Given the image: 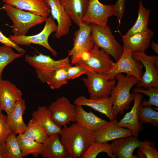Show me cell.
Masks as SVG:
<instances>
[{
	"mask_svg": "<svg viewBox=\"0 0 158 158\" xmlns=\"http://www.w3.org/2000/svg\"><path fill=\"white\" fill-rule=\"evenodd\" d=\"M59 135L62 142L67 150L69 158H82L94 142V133L76 122L62 128Z\"/></svg>",
	"mask_w": 158,
	"mask_h": 158,
	"instance_id": "1",
	"label": "cell"
},
{
	"mask_svg": "<svg viewBox=\"0 0 158 158\" xmlns=\"http://www.w3.org/2000/svg\"><path fill=\"white\" fill-rule=\"evenodd\" d=\"M115 78L117 83L111 90L110 96L113 102L112 115L116 119L118 114H122L129 109L131 102L134 101L135 93L131 94L130 90L140 81L134 76L122 73L117 74Z\"/></svg>",
	"mask_w": 158,
	"mask_h": 158,
	"instance_id": "2",
	"label": "cell"
},
{
	"mask_svg": "<svg viewBox=\"0 0 158 158\" xmlns=\"http://www.w3.org/2000/svg\"><path fill=\"white\" fill-rule=\"evenodd\" d=\"M2 8L13 22L10 27L15 36L26 35L30 29L45 22L48 18L38 16L6 4H3Z\"/></svg>",
	"mask_w": 158,
	"mask_h": 158,
	"instance_id": "3",
	"label": "cell"
},
{
	"mask_svg": "<svg viewBox=\"0 0 158 158\" xmlns=\"http://www.w3.org/2000/svg\"><path fill=\"white\" fill-rule=\"evenodd\" d=\"M25 60L35 69L37 78L43 83H46L55 70L63 66H72L69 56L59 60L52 59L49 56L39 53L32 56L26 55Z\"/></svg>",
	"mask_w": 158,
	"mask_h": 158,
	"instance_id": "4",
	"label": "cell"
},
{
	"mask_svg": "<svg viewBox=\"0 0 158 158\" xmlns=\"http://www.w3.org/2000/svg\"><path fill=\"white\" fill-rule=\"evenodd\" d=\"M90 24L94 44L104 50L117 62L123 53V48L116 39L110 28L108 26L103 27Z\"/></svg>",
	"mask_w": 158,
	"mask_h": 158,
	"instance_id": "5",
	"label": "cell"
},
{
	"mask_svg": "<svg viewBox=\"0 0 158 158\" xmlns=\"http://www.w3.org/2000/svg\"><path fill=\"white\" fill-rule=\"evenodd\" d=\"M87 77L82 78L90 95V99L106 98L110 96L111 92L116 84V80L111 79L108 74H100L88 71Z\"/></svg>",
	"mask_w": 158,
	"mask_h": 158,
	"instance_id": "6",
	"label": "cell"
},
{
	"mask_svg": "<svg viewBox=\"0 0 158 158\" xmlns=\"http://www.w3.org/2000/svg\"><path fill=\"white\" fill-rule=\"evenodd\" d=\"M54 19L49 15L45 21L44 27L39 33L31 36L10 35L8 38L18 45L30 46L31 44L39 45L49 50L54 56L58 54L56 51L49 45L48 40L50 35L53 32H56L58 26Z\"/></svg>",
	"mask_w": 158,
	"mask_h": 158,
	"instance_id": "7",
	"label": "cell"
},
{
	"mask_svg": "<svg viewBox=\"0 0 158 158\" xmlns=\"http://www.w3.org/2000/svg\"><path fill=\"white\" fill-rule=\"evenodd\" d=\"M89 57L85 61H80V64L88 71L104 75L108 74L114 67L115 62L104 50L94 44L89 51Z\"/></svg>",
	"mask_w": 158,
	"mask_h": 158,
	"instance_id": "8",
	"label": "cell"
},
{
	"mask_svg": "<svg viewBox=\"0 0 158 158\" xmlns=\"http://www.w3.org/2000/svg\"><path fill=\"white\" fill-rule=\"evenodd\" d=\"M76 106L67 97L62 96L51 103L48 108L53 121L62 128L66 126L71 122H75Z\"/></svg>",
	"mask_w": 158,
	"mask_h": 158,
	"instance_id": "9",
	"label": "cell"
},
{
	"mask_svg": "<svg viewBox=\"0 0 158 158\" xmlns=\"http://www.w3.org/2000/svg\"><path fill=\"white\" fill-rule=\"evenodd\" d=\"M78 26L79 29L74 33L73 47L68 53V56L71 59V63L73 64L82 54L89 51L94 45L90 23L83 21Z\"/></svg>",
	"mask_w": 158,
	"mask_h": 158,
	"instance_id": "10",
	"label": "cell"
},
{
	"mask_svg": "<svg viewBox=\"0 0 158 158\" xmlns=\"http://www.w3.org/2000/svg\"><path fill=\"white\" fill-rule=\"evenodd\" d=\"M133 57L140 61L145 68L141 77V81L136 84L137 87L147 89L150 87H158V69L155 62L158 60L155 55L148 56L145 51L132 52Z\"/></svg>",
	"mask_w": 158,
	"mask_h": 158,
	"instance_id": "11",
	"label": "cell"
},
{
	"mask_svg": "<svg viewBox=\"0 0 158 158\" xmlns=\"http://www.w3.org/2000/svg\"><path fill=\"white\" fill-rule=\"evenodd\" d=\"M123 48L120 58L115 62L114 67L108 74L111 79H115L117 74L124 73L127 75L134 76L141 81L143 66L140 61L133 57L132 52Z\"/></svg>",
	"mask_w": 158,
	"mask_h": 158,
	"instance_id": "12",
	"label": "cell"
},
{
	"mask_svg": "<svg viewBox=\"0 0 158 158\" xmlns=\"http://www.w3.org/2000/svg\"><path fill=\"white\" fill-rule=\"evenodd\" d=\"M113 5H105L98 0H89L86 13L83 19V21L106 27L109 18L114 15Z\"/></svg>",
	"mask_w": 158,
	"mask_h": 158,
	"instance_id": "13",
	"label": "cell"
},
{
	"mask_svg": "<svg viewBox=\"0 0 158 158\" xmlns=\"http://www.w3.org/2000/svg\"><path fill=\"white\" fill-rule=\"evenodd\" d=\"M21 90L8 80H0V102L1 109L9 116L16 103L22 98Z\"/></svg>",
	"mask_w": 158,
	"mask_h": 158,
	"instance_id": "14",
	"label": "cell"
},
{
	"mask_svg": "<svg viewBox=\"0 0 158 158\" xmlns=\"http://www.w3.org/2000/svg\"><path fill=\"white\" fill-rule=\"evenodd\" d=\"M50 9L52 17L57 23V30L55 36L57 39L64 36L69 32L72 21L61 5L60 0H45Z\"/></svg>",
	"mask_w": 158,
	"mask_h": 158,
	"instance_id": "15",
	"label": "cell"
},
{
	"mask_svg": "<svg viewBox=\"0 0 158 158\" xmlns=\"http://www.w3.org/2000/svg\"><path fill=\"white\" fill-rule=\"evenodd\" d=\"M116 119L110 121L101 129L94 133V142L104 143L121 138L133 136L128 129L118 126Z\"/></svg>",
	"mask_w": 158,
	"mask_h": 158,
	"instance_id": "16",
	"label": "cell"
},
{
	"mask_svg": "<svg viewBox=\"0 0 158 158\" xmlns=\"http://www.w3.org/2000/svg\"><path fill=\"white\" fill-rule=\"evenodd\" d=\"M142 142L138 137L131 136L114 140L110 144L115 158H138V155H133V152Z\"/></svg>",
	"mask_w": 158,
	"mask_h": 158,
	"instance_id": "17",
	"label": "cell"
},
{
	"mask_svg": "<svg viewBox=\"0 0 158 158\" xmlns=\"http://www.w3.org/2000/svg\"><path fill=\"white\" fill-rule=\"evenodd\" d=\"M143 98V95L141 94L135 93L133 105L131 110L117 123L118 126L128 129L132 132L133 136L136 137L139 136V133L142 129V126L140 123L138 116Z\"/></svg>",
	"mask_w": 158,
	"mask_h": 158,
	"instance_id": "18",
	"label": "cell"
},
{
	"mask_svg": "<svg viewBox=\"0 0 158 158\" xmlns=\"http://www.w3.org/2000/svg\"><path fill=\"white\" fill-rule=\"evenodd\" d=\"M75 122L86 130L95 133L108 122L95 115L91 111H86L81 105L76 106Z\"/></svg>",
	"mask_w": 158,
	"mask_h": 158,
	"instance_id": "19",
	"label": "cell"
},
{
	"mask_svg": "<svg viewBox=\"0 0 158 158\" xmlns=\"http://www.w3.org/2000/svg\"><path fill=\"white\" fill-rule=\"evenodd\" d=\"M153 35V32L150 29L131 35H122L123 47L132 52L138 51H145L149 46Z\"/></svg>",
	"mask_w": 158,
	"mask_h": 158,
	"instance_id": "20",
	"label": "cell"
},
{
	"mask_svg": "<svg viewBox=\"0 0 158 158\" xmlns=\"http://www.w3.org/2000/svg\"><path fill=\"white\" fill-rule=\"evenodd\" d=\"M5 4L47 18L50 9L45 0H2Z\"/></svg>",
	"mask_w": 158,
	"mask_h": 158,
	"instance_id": "21",
	"label": "cell"
},
{
	"mask_svg": "<svg viewBox=\"0 0 158 158\" xmlns=\"http://www.w3.org/2000/svg\"><path fill=\"white\" fill-rule=\"evenodd\" d=\"M40 155L43 158H69L67 150L59 133L48 136L43 143Z\"/></svg>",
	"mask_w": 158,
	"mask_h": 158,
	"instance_id": "22",
	"label": "cell"
},
{
	"mask_svg": "<svg viewBox=\"0 0 158 158\" xmlns=\"http://www.w3.org/2000/svg\"><path fill=\"white\" fill-rule=\"evenodd\" d=\"M73 104L76 106H84L90 107L104 115L110 121L115 119L112 114L113 102L110 96L103 99H91L81 95L74 100Z\"/></svg>",
	"mask_w": 158,
	"mask_h": 158,
	"instance_id": "23",
	"label": "cell"
},
{
	"mask_svg": "<svg viewBox=\"0 0 158 158\" xmlns=\"http://www.w3.org/2000/svg\"><path fill=\"white\" fill-rule=\"evenodd\" d=\"M61 4L72 21L78 26L83 21L89 0H60Z\"/></svg>",
	"mask_w": 158,
	"mask_h": 158,
	"instance_id": "24",
	"label": "cell"
},
{
	"mask_svg": "<svg viewBox=\"0 0 158 158\" xmlns=\"http://www.w3.org/2000/svg\"><path fill=\"white\" fill-rule=\"evenodd\" d=\"M32 118L45 130L48 136L60 134L62 128L57 125L51 118V113L47 107H39L33 112Z\"/></svg>",
	"mask_w": 158,
	"mask_h": 158,
	"instance_id": "25",
	"label": "cell"
},
{
	"mask_svg": "<svg viewBox=\"0 0 158 158\" xmlns=\"http://www.w3.org/2000/svg\"><path fill=\"white\" fill-rule=\"evenodd\" d=\"M26 108L25 101L22 98L16 103L10 116H7L13 132L16 135L23 134L26 128L27 125L23 118Z\"/></svg>",
	"mask_w": 158,
	"mask_h": 158,
	"instance_id": "26",
	"label": "cell"
},
{
	"mask_svg": "<svg viewBox=\"0 0 158 158\" xmlns=\"http://www.w3.org/2000/svg\"><path fill=\"white\" fill-rule=\"evenodd\" d=\"M23 157L32 154L34 157L40 155L42 151L43 143L28 138L23 134L17 136Z\"/></svg>",
	"mask_w": 158,
	"mask_h": 158,
	"instance_id": "27",
	"label": "cell"
},
{
	"mask_svg": "<svg viewBox=\"0 0 158 158\" xmlns=\"http://www.w3.org/2000/svg\"><path fill=\"white\" fill-rule=\"evenodd\" d=\"M151 11L145 8L142 1L139 3L138 16L133 25L125 34L130 35L135 33L145 31L148 30Z\"/></svg>",
	"mask_w": 158,
	"mask_h": 158,
	"instance_id": "28",
	"label": "cell"
},
{
	"mask_svg": "<svg viewBox=\"0 0 158 158\" xmlns=\"http://www.w3.org/2000/svg\"><path fill=\"white\" fill-rule=\"evenodd\" d=\"M23 134L28 138L42 143L49 136L43 128L32 118L29 122Z\"/></svg>",
	"mask_w": 158,
	"mask_h": 158,
	"instance_id": "29",
	"label": "cell"
},
{
	"mask_svg": "<svg viewBox=\"0 0 158 158\" xmlns=\"http://www.w3.org/2000/svg\"><path fill=\"white\" fill-rule=\"evenodd\" d=\"M69 66H63L56 69L46 83L52 90L58 89L68 83L67 71Z\"/></svg>",
	"mask_w": 158,
	"mask_h": 158,
	"instance_id": "30",
	"label": "cell"
},
{
	"mask_svg": "<svg viewBox=\"0 0 158 158\" xmlns=\"http://www.w3.org/2000/svg\"><path fill=\"white\" fill-rule=\"evenodd\" d=\"M12 48L4 44L0 46V80L2 78V73L5 67L15 59L24 54L15 53Z\"/></svg>",
	"mask_w": 158,
	"mask_h": 158,
	"instance_id": "31",
	"label": "cell"
},
{
	"mask_svg": "<svg viewBox=\"0 0 158 158\" xmlns=\"http://www.w3.org/2000/svg\"><path fill=\"white\" fill-rule=\"evenodd\" d=\"M138 120L141 125L150 123L155 127L158 126V112L153 109L151 106L140 105L138 113Z\"/></svg>",
	"mask_w": 158,
	"mask_h": 158,
	"instance_id": "32",
	"label": "cell"
},
{
	"mask_svg": "<svg viewBox=\"0 0 158 158\" xmlns=\"http://www.w3.org/2000/svg\"><path fill=\"white\" fill-rule=\"evenodd\" d=\"M103 152L106 153L107 156L110 158H115L112 152L110 144L95 142L90 146L82 158H95L99 153Z\"/></svg>",
	"mask_w": 158,
	"mask_h": 158,
	"instance_id": "33",
	"label": "cell"
},
{
	"mask_svg": "<svg viewBox=\"0 0 158 158\" xmlns=\"http://www.w3.org/2000/svg\"><path fill=\"white\" fill-rule=\"evenodd\" d=\"M5 148L7 158H23L20 146L16 135L13 132L8 137Z\"/></svg>",
	"mask_w": 158,
	"mask_h": 158,
	"instance_id": "34",
	"label": "cell"
},
{
	"mask_svg": "<svg viewBox=\"0 0 158 158\" xmlns=\"http://www.w3.org/2000/svg\"><path fill=\"white\" fill-rule=\"evenodd\" d=\"M133 92L143 94L149 97V100H142L141 104L143 106H154L158 107V87H150L147 89L136 87L133 91Z\"/></svg>",
	"mask_w": 158,
	"mask_h": 158,
	"instance_id": "35",
	"label": "cell"
},
{
	"mask_svg": "<svg viewBox=\"0 0 158 158\" xmlns=\"http://www.w3.org/2000/svg\"><path fill=\"white\" fill-rule=\"evenodd\" d=\"M155 143L144 140L138 147V156L140 158H158V152L155 147Z\"/></svg>",
	"mask_w": 158,
	"mask_h": 158,
	"instance_id": "36",
	"label": "cell"
},
{
	"mask_svg": "<svg viewBox=\"0 0 158 158\" xmlns=\"http://www.w3.org/2000/svg\"><path fill=\"white\" fill-rule=\"evenodd\" d=\"M12 132L7 116L1 112L0 113V145L5 144L8 137Z\"/></svg>",
	"mask_w": 158,
	"mask_h": 158,
	"instance_id": "37",
	"label": "cell"
},
{
	"mask_svg": "<svg viewBox=\"0 0 158 158\" xmlns=\"http://www.w3.org/2000/svg\"><path fill=\"white\" fill-rule=\"evenodd\" d=\"M74 66L68 67L67 71L68 79L73 80L83 74L86 75L88 71L82 65L76 63Z\"/></svg>",
	"mask_w": 158,
	"mask_h": 158,
	"instance_id": "38",
	"label": "cell"
},
{
	"mask_svg": "<svg viewBox=\"0 0 158 158\" xmlns=\"http://www.w3.org/2000/svg\"><path fill=\"white\" fill-rule=\"evenodd\" d=\"M126 2V0H117L113 5L114 8L113 16L118 19L119 24L123 16Z\"/></svg>",
	"mask_w": 158,
	"mask_h": 158,
	"instance_id": "39",
	"label": "cell"
},
{
	"mask_svg": "<svg viewBox=\"0 0 158 158\" xmlns=\"http://www.w3.org/2000/svg\"><path fill=\"white\" fill-rule=\"evenodd\" d=\"M0 42L13 48L19 53L25 54V51L23 48L13 42L8 37L5 36L0 30Z\"/></svg>",
	"mask_w": 158,
	"mask_h": 158,
	"instance_id": "40",
	"label": "cell"
},
{
	"mask_svg": "<svg viewBox=\"0 0 158 158\" xmlns=\"http://www.w3.org/2000/svg\"><path fill=\"white\" fill-rule=\"evenodd\" d=\"M0 158H7L5 144L0 145Z\"/></svg>",
	"mask_w": 158,
	"mask_h": 158,
	"instance_id": "41",
	"label": "cell"
},
{
	"mask_svg": "<svg viewBox=\"0 0 158 158\" xmlns=\"http://www.w3.org/2000/svg\"><path fill=\"white\" fill-rule=\"evenodd\" d=\"M151 47L152 49L154 50L155 52L157 54H158V44L156 42H152Z\"/></svg>",
	"mask_w": 158,
	"mask_h": 158,
	"instance_id": "42",
	"label": "cell"
},
{
	"mask_svg": "<svg viewBox=\"0 0 158 158\" xmlns=\"http://www.w3.org/2000/svg\"><path fill=\"white\" fill-rule=\"evenodd\" d=\"M1 111H2V110H1V105H0V113L1 112H2Z\"/></svg>",
	"mask_w": 158,
	"mask_h": 158,
	"instance_id": "43",
	"label": "cell"
}]
</instances>
